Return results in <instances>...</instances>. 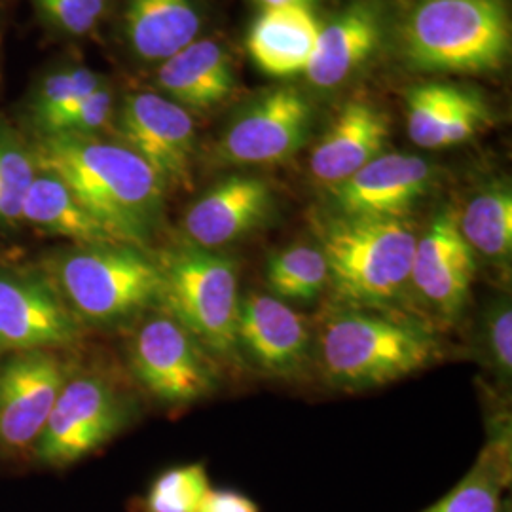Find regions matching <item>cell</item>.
I'll list each match as a JSON object with an SVG mask.
<instances>
[{
	"label": "cell",
	"mask_w": 512,
	"mask_h": 512,
	"mask_svg": "<svg viewBox=\"0 0 512 512\" xmlns=\"http://www.w3.org/2000/svg\"><path fill=\"white\" fill-rule=\"evenodd\" d=\"M38 165L73 190L110 238L145 247L162 220L165 186L143 158L95 135H44Z\"/></svg>",
	"instance_id": "1"
},
{
	"label": "cell",
	"mask_w": 512,
	"mask_h": 512,
	"mask_svg": "<svg viewBox=\"0 0 512 512\" xmlns=\"http://www.w3.org/2000/svg\"><path fill=\"white\" fill-rule=\"evenodd\" d=\"M465 90L450 84H421L406 97V129L408 137L421 148L435 150L440 129L450 112L458 105Z\"/></svg>",
	"instance_id": "28"
},
{
	"label": "cell",
	"mask_w": 512,
	"mask_h": 512,
	"mask_svg": "<svg viewBox=\"0 0 512 512\" xmlns=\"http://www.w3.org/2000/svg\"><path fill=\"white\" fill-rule=\"evenodd\" d=\"M511 484V437L499 431L486 442L475 465L458 484L421 512H505L503 492Z\"/></svg>",
	"instance_id": "23"
},
{
	"label": "cell",
	"mask_w": 512,
	"mask_h": 512,
	"mask_svg": "<svg viewBox=\"0 0 512 512\" xmlns=\"http://www.w3.org/2000/svg\"><path fill=\"white\" fill-rule=\"evenodd\" d=\"M120 143L158 175L165 188H190L196 129L188 110L162 93H131L116 116Z\"/></svg>",
	"instance_id": "9"
},
{
	"label": "cell",
	"mask_w": 512,
	"mask_h": 512,
	"mask_svg": "<svg viewBox=\"0 0 512 512\" xmlns=\"http://www.w3.org/2000/svg\"><path fill=\"white\" fill-rule=\"evenodd\" d=\"M380 35L378 8L368 0L349 4L319 31L306 78L321 90L340 86L374 54Z\"/></svg>",
	"instance_id": "18"
},
{
	"label": "cell",
	"mask_w": 512,
	"mask_h": 512,
	"mask_svg": "<svg viewBox=\"0 0 512 512\" xmlns=\"http://www.w3.org/2000/svg\"><path fill=\"white\" fill-rule=\"evenodd\" d=\"M129 359L137 380L165 404L200 401L217 385L211 353L167 311L150 315L135 330Z\"/></svg>",
	"instance_id": "7"
},
{
	"label": "cell",
	"mask_w": 512,
	"mask_h": 512,
	"mask_svg": "<svg viewBox=\"0 0 512 512\" xmlns=\"http://www.w3.org/2000/svg\"><path fill=\"white\" fill-rule=\"evenodd\" d=\"M260 2L264 8H274V6H308L311 0H256Z\"/></svg>",
	"instance_id": "35"
},
{
	"label": "cell",
	"mask_w": 512,
	"mask_h": 512,
	"mask_svg": "<svg viewBox=\"0 0 512 512\" xmlns=\"http://www.w3.org/2000/svg\"><path fill=\"white\" fill-rule=\"evenodd\" d=\"M67 380L65 363L46 349L19 353L0 366V448L16 452L37 444Z\"/></svg>",
	"instance_id": "12"
},
{
	"label": "cell",
	"mask_w": 512,
	"mask_h": 512,
	"mask_svg": "<svg viewBox=\"0 0 512 512\" xmlns=\"http://www.w3.org/2000/svg\"><path fill=\"white\" fill-rule=\"evenodd\" d=\"M482 346L495 376L509 384L512 374V308L509 298H499L484 313Z\"/></svg>",
	"instance_id": "31"
},
{
	"label": "cell",
	"mask_w": 512,
	"mask_h": 512,
	"mask_svg": "<svg viewBox=\"0 0 512 512\" xmlns=\"http://www.w3.org/2000/svg\"><path fill=\"white\" fill-rule=\"evenodd\" d=\"M308 319L274 294L239 296L236 357L270 376H294L310 359Z\"/></svg>",
	"instance_id": "11"
},
{
	"label": "cell",
	"mask_w": 512,
	"mask_h": 512,
	"mask_svg": "<svg viewBox=\"0 0 512 512\" xmlns=\"http://www.w3.org/2000/svg\"><path fill=\"white\" fill-rule=\"evenodd\" d=\"M266 283L283 302H311L329 285V264L321 247L291 245L268 258Z\"/></svg>",
	"instance_id": "25"
},
{
	"label": "cell",
	"mask_w": 512,
	"mask_h": 512,
	"mask_svg": "<svg viewBox=\"0 0 512 512\" xmlns=\"http://www.w3.org/2000/svg\"><path fill=\"white\" fill-rule=\"evenodd\" d=\"M160 262L162 306L211 355L236 357L238 264L215 251L186 245Z\"/></svg>",
	"instance_id": "6"
},
{
	"label": "cell",
	"mask_w": 512,
	"mask_h": 512,
	"mask_svg": "<svg viewBox=\"0 0 512 512\" xmlns=\"http://www.w3.org/2000/svg\"><path fill=\"white\" fill-rule=\"evenodd\" d=\"M459 232L473 255L505 268L512 255V194L505 184H492L475 194L458 215Z\"/></svg>",
	"instance_id": "24"
},
{
	"label": "cell",
	"mask_w": 512,
	"mask_h": 512,
	"mask_svg": "<svg viewBox=\"0 0 512 512\" xmlns=\"http://www.w3.org/2000/svg\"><path fill=\"white\" fill-rule=\"evenodd\" d=\"M101 84L103 78L82 65H63L42 74L29 101L33 124L40 129V133H44L61 114L73 109L78 101L97 90Z\"/></svg>",
	"instance_id": "26"
},
{
	"label": "cell",
	"mask_w": 512,
	"mask_h": 512,
	"mask_svg": "<svg viewBox=\"0 0 512 512\" xmlns=\"http://www.w3.org/2000/svg\"><path fill=\"white\" fill-rule=\"evenodd\" d=\"M315 351L330 384L359 391L427 368L440 346L433 330L408 313L338 306L321 323Z\"/></svg>",
	"instance_id": "2"
},
{
	"label": "cell",
	"mask_w": 512,
	"mask_h": 512,
	"mask_svg": "<svg viewBox=\"0 0 512 512\" xmlns=\"http://www.w3.org/2000/svg\"><path fill=\"white\" fill-rule=\"evenodd\" d=\"M211 488L203 463L167 469L156 476L141 501L143 512H196Z\"/></svg>",
	"instance_id": "29"
},
{
	"label": "cell",
	"mask_w": 512,
	"mask_h": 512,
	"mask_svg": "<svg viewBox=\"0 0 512 512\" xmlns=\"http://www.w3.org/2000/svg\"><path fill=\"white\" fill-rule=\"evenodd\" d=\"M54 287L76 317L99 325L128 321L162 304V268L139 247L80 245L52 260Z\"/></svg>",
	"instance_id": "5"
},
{
	"label": "cell",
	"mask_w": 512,
	"mask_h": 512,
	"mask_svg": "<svg viewBox=\"0 0 512 512\" xmlns=\"http://www.w3.org/2000/svg\"><path fill=\"white\" fill-rule=\"evenodd\" d=\"M158 86L183 109H213L236 92V73L217 40L198 38L160 65Z\"/></svg>",
	"instance_id": "19"
},
{
	"label": "cell",
	"mask_w": 512,
	"mask_h": 512,
	"mask_svg": "<svg viewBox=\"0 0 512 512\" xmlns=\"http://www.w3.org/2000/svg\"><path fill=\"white\" fill-rule=\"evenodd\" d=\"M389 118L365 99H353L338 112L311 152V177L332 188L384 154Z\"/></svg>",
	"instance_id": "17"
},
{
	"label": "cell",
	"mask_w": 512,
	"mask_h": 512,
	"mask_svg": "<svg viewBox=\"0 0 512 512\" xmlns=\"http://www.w3.org/2000/svg\"><path fill=\"white\" fill-rule=\"evenodd\" d=\"M202 27L196 0H128L124 8L129 50L145 63L162 65L198 40Z\"/></svg>",
	"instance_id": "21"
},
{
	"label": "cell",
	"mask_w": 512,
	"mask_h": 512,
	"mask_svg": "<svg viewBox=\"0 0 512 512\" xmlns=\"http://www.w3.org/2000/svg\"><path fill=\"white\" fill-rule=\"evenodd\" d=\"M319 239L340 306L406 313L418 245L406 219L334 215L319 226Z\"/></svg>",
	"instance_id": "3"
},
{
	"label": "cell",
	"mask_w": 512,
	"mask_h": 512,
	"mask_svg": "<svg viewBox=\"0 0 512 512\" xmlns=\"http://www.w3.org/2000/svg\"><path fill=\"white\" fill-rule=\"evenodd\" d=\"M129 412L124 395L107 380L69 378L38 437V458L57 467L86 458L126 427Z\"/></svg>",
	"instance_id": "8"
},
{
	"label": "cell",
	"mask_w": 512,
	"mask_h": 512,
	"mask_svg": "<svg viewBox=\"0 0 512 512\" xmlns=\"http://www.w3.org/2000/svg\"><path fill=\"white\" fill-rule=\"evenodd\" d=\"M38 16L61 35L92 33L107 12L109 0H33Z\"/></svg>",
	"instance_id": "30"
},
{
	"label": "cell",
	"mask_w": 512,
	"mask_h": 512,
	"mask_svg": "<svg viewBox=\"0 0 512 512\" xmlns=\"http://www.w3.org/2000/svg\"><path fill=\"white\" fill-rule=\"evenodd\" d=\"M76 319L54 283L35 275L0 274V353L69 344L80 334Z\"/></svg>",
	"instance_id": "15"
},
{
	"label": "cell",
	"mask_w": 512,
	"mask_h": 512,
	"mask_svg": "<svg viewBox=\"0 0 512 512\" xmlns=\"http://www.w3.org/2000/svg\"><path fill=\"white\" fill-rule=\"evenodd\" d=\"M21 220L31 222L42 232L76 241L78 245L118 243L78 202L67 183L54 171L40 165L37 177L25 196Z\"/></svg>",
	"instance_id": "22"
},
{
	"label": "cell",
	"mask_w": 512,
	"mask_h": 512,
	"mask_svg": "<svg viewBox=\"0 0 512 512\" xmlns=\"http://www.w3.org/2000/svg\"><path fill=\"white\" fill-rule=\"evenodd\" d=\"M114 110L112 90L103 82L97 90L88 93L73 109L61 114L44 135H95V131L109 124Z\"/></svg>",
	"instance_id": "32"
},
{
	"label": "cell",
	"mask_w": 512,
	"mask_h": 512,
	"mask_svg": "<svg viewBox=\"0 0 512 512\" xmlns=\"http://www.w3.org/2000/svg\"><path fill=\"white\" fill-rule=\"evenodd\" d=\"M310 128L311 107L304 95L279 88L239 116L224 133L217 154L226 164L283 162L304 145Z\"/></svg>",
	"instance_id": "13"
},
{
	"label": "cell",
	"mask_w": 512,
	"mask_h": 512,
	"mask_svg": "<svg viewBox=\"0 0 512 512\" xmlns=\"http://www.w3.org/2000/svg\"><path fill=\"white\" fill-rule=\"evenodd\" d=\"M319 31L308 6L264 8L249 31L247 50L262 73L296 76L306 73Z\"/></svg>",
	"instance_id": "20"
},
{
	"label": "cell",
	"mask_w": 512,
	"mask_h": 512,
	"mask_svg": "<svg viewBox=\"0 0 512 512\" xmlns=\"http://www.w3.org/2000/svg\"><path fill=\"white\" fill-rule=\"evenodd\" d=\"M404 57L440 73H488L511 54L505 0H420L403 25Z\"/></svg>",
	"instance_id": "4"
},
{
	"label": "cell",
	"mask_w": 512,
	"mask_h": 512,
	"mask_svg": "<svg viewBox=\"0 0 512 512\" xmlns=\"http://www.w3.org/2000/svg\"><path fill=\"white\" fill-rule=\"evenodd\" d=\"M274 194L270 184L253 175H232L194 203L184 217L190 245L215 251L255 232L270 217Z\"/></svg>",
	"instance_id": "16"
},
{
	"label": "cell",
	"mask_w": 512,
	"mask_h": 512,
	"mask_svg": "<svg viewBox=\"0 0 512 512\" xmlns=\"http://www.w3.org/2000/svg\"><path fill=\"white\" fill-rule=\"evenodd\" d=\"M488 122L490 114L486 109V103L476 93L465 90L458 105L450 112V116L440 129L437 148L456 147L475 139L476 135L488 126Z\"/></svg>",
	"instance_id": "33"
},
{
	"label": "cell",
	"mask_w": 512,
	"mask_h": 512,
	"mask_svg": "<svg viewBox=\"0 0 512 512\" xmlns=\"http://www.w3.org/2000/svg\"><path fill=\"white\" fill-rule=\"evenodd\" d=\"M196 512H260L249 495L228 488H209Z\"/></svg>",
	"instance_id": "34"
},
{
	"label": "cell",
	"mask_w": 512,
	"mask_h": 512,
	"mask_svg": "<svg viewBox=\"0 0 512 512\" xmlns=\"http://www.w3.org/2000/svg\"><path fill=\"white\" fill-rule=\"evenodd\" d=\"M476 256L461 236L458 213L444 207L418 236L412 262V298L439 319H456L469 300Z\"/></svg>",
	"instance_id": "10"
},
{
	"label": "cell",
	"mask_w": 512,
	"mask_h": 512,
	"mask_svg": "<svg viewBox=\"0 0 512 512\" xmlns=\"http://www.w3.org/2000/svg\"><path fill=\"white\" fill-rule=\"evenodd\" d=\"M435 169L412 154H380L344 183L329 188L330 205L340 217L404 219L429 192Z\"/></svg>",
	"instance_id": "14"
},
{
	"label": "cell",
	"mask_w": 512,
	"mask_h": 512,
	"mask_svg": "<svg viewBox=\"0 0 512 512\" xmlns=\"http://www.w3.org/2000/svg\"><path fill=\"white\" fill-rule=\"evenodd\" d=\"M38 173L35 150L6 126H0V224L21 220L25 196Z\"/></svg>",
	"instance_id": "27"
}]
</instances>
